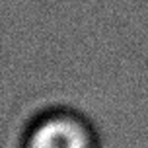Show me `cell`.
Returning <instances> with one entry per match:
<instances>
[{
    "mask_svg": "<svg viewBox=\"0 0 148 148\" xmlns=\"http://www.w3.org/2000/svg\"><path fill=\"white\" fill-rule=\"evenodd\" d=\"M23 148H99V140L94 125L84 115L53 109L31 123Z\"/></svg>",
    "mask_w": 148,
    "mask_h": 148,
    "instance_id": "1",
    "label": "cell"
}]
</instances>
